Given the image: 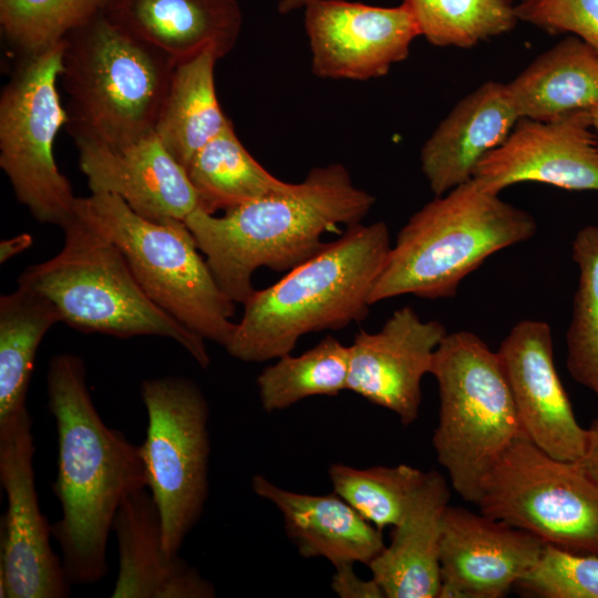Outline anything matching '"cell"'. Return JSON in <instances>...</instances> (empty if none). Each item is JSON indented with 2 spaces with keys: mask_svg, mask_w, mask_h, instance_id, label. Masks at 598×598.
Instances as JSON below:
<instances>
[{
  "mask_svg": "<svg viewBox=\"0 0 598 598\" xmlns=\"http://www.w3.org/2000/svg\"><path fill=\"white\" fill-rule=\"evenodd\" d=\"M424 473L405 464L357 468L333 463L328 470L333 492L381 530L399 523Z\"/></svg>",
  "mask_w": 598,
  "mask_h": 598,
  "instance_id": "32",
  "label": "cell"
},
{
  "mask_svg": "<svg viewBox=\"0 0 598 598\" xmlns=\"http://www.w3.org/2000/svg\"><path fill=\"white\" fill-rule=\"evenodd\" d=\"M58 322L54 305L30 287L0 297V420L27 405L37 351Z\"/></svg>",
  "mask_w": 598,
  "mask_h": 598,
  "instance_id": "27",
  "label": "cell"
},
{
  "mask_svg": "<svg viewBox=\"0 0 598 598\" xmlns=\"http://www.w3.org/2000/svg\"><path fill=\"white\" fill-rule=\"evenodd\" d=\"M61 228V250L25 268L18 285L45 296L56 308L61 322L78 331L116 338H167L199 367H209L206 340L147 296L112 239L74 210Z\"/></svg>",
  "mask_w": 598,
  "mask_h": 598,
  "instance_id": "5",
  "label": "cell"
},
{
  "mask_svg": "<svg viewBox=\"0 0 598 598\" xmlns=\"http://www.w3.org/2000/svg\"><path fill=\"white\" fill-rule=\"evenodd\" d=\"M104 13L176 64L206 51L223 59L243 24L237 0H110Z\"/></svg>",
  "mask_w": 598,
  "mask_h": 598,
  "instance_id": "22",
  "label": "cell"
},
{
  "mask_svg": "<svg viewBox=\"0 0 598 598\" xmlns=\"http://www.w3.org/2000/svg\"><path fill=\"white\" fill-rule=\"evenodd\" d=\"M571 249L579 280L566 332V365L598 399V225L578 230Z\"/></svg>",
  "mask_w": 598,
  "mask_h": 598,
  "instance_id": "30",
  "label": "cell"
},
{
  "mask_svg": "<svg viewBox=\"0 0 598 598\" xmlns=\"http://www.w3.org/2000/svg\"><path fill=\"white\" fill-rule=\"evenodd\" d=\"M588 429L590 431V444L586 456L581 461L598 482V417L592 421Z\"/></svg>",
  "mask_w": 598,
  "mask_h": 598,
  "instance_id": "37",
  "label": "cell"
},
{
  "mask_svg": "<svg viewBox=\"0 0 598 598\" xmlns=\"http://www.w3.org/2000/svg\"><path fill=\"white\" fill-rule=\"evenodd\" d=\"M446 334L443 323L423 321L409 306L394 310L379 331L354 336L347 390L411 425L419 417L422 379Z\"/></svg>",
  "mask_w": 598,
  "mask_h": 598,
  "instance_id": "16",
  "label": "cell"
},
{
  "mask_svg": "<svg viewBox=\"0 0 598 598\" xmlns=\"http://www.w3.org/2000/svg\"><path fill=\"white\" fill-rule=\"evenodd\" d=\"M420 31L436 47L472 48L513 30V0H403Z\"/></svg>",
  "mask_w": 598,
  "mask_h": 598,
  "instance_id": "29",
  "label": "cell"
},
{
  "mask_svg": "<svg viewBox=\"0 0 598 598\" xmlns=\"http://www.w3.org/2000/svg\"><path fill=\"white\" fill-rule=\"evenodd\" d=\"M450 498L446 478L435 470L425 472L393 526L390 544L368 565L385 597H439L441 542Z\"/></svg>",
  "mask_w": 598,
  "mask_h": 598,
  "instance_id": "20",
  "label": "cell"
},
{
  "mask_svg": "<svg viewBox=\"0 0 598 598\" xmlns=\"http://www.w3.org/2000/svg\"><path fill=\"white\" fill-rule=\"evenodd\" d=\"M331 578V589L340 598H384L381 586L372 577L370 580L360 578L352 563L334 566Z\"/></svg>",
  "mask_w": 598,
  "mask_h": 598,
  "instance_id": "35",
  "label": "cell"
},
{
  "mask_svg": "<svg viewBox=\"0 0 598 598\" xmlns=\"http://www.w3.org/2000/svg\"><path fill=\"white\" fill-rule=\"evenodd\" d=\"M499 82H486L464 96L424 143L421 168L435 196L473 177L477 163L501 145L519 120Z\"/></svg>",
  "mask_w": 598,
  "mask_h": 598,
  "instance_id": "21",
  "label": "cell"
},
{
  "mask_svg": "<svg viewBox=\"0 0 598 598\" xmlns=\"http://www.w3.org/2000/svg\"><path fill=\"white\" fill-rule=\"evenodd\" d=\"M545 543L483 513L448 505L440 553V598H503Z\"/></svg>",
  "mask_w": 598,
  "mask_h": 598,
  "instance_id": "17",
  "label": "cell"
},
{
  "mask_svg": "<svg viewBox=\"0 0 598 598\" xmlns=\"http://www.w3.org/2000/svg\"><path fill=\"white\" fill-rule=\"evenodd\" d=\"M592 127L596 134L597 145H598V106L590 110Z\"/></svg>",
  "mask_w": 598,
  "mask_h": 598,
  "instance_id": "39",
  "label": "cell"
},
{
  "mask_svg": "<svg viewBox=\"0 0 598 598\" xmlns=\"http://www.w3.org/2000/svg\"><path fill=\"white\" fill-rule=\"evenodd\" d=\"M514 589L536 598H598V556L545 544Z\"/></svg>",
  "mask_w": 598,
  "mask_h": 598,
  "instance_id": "33",
  "label": "cell"
},
{
  "mask_svg": "<svg viewBox=\"0 0 598 598\" xmlns=\"http://www.w3.org/2000/svg\"><path fill=\"white\" fill-rule=\"evenodd\" d=\"M430 373L440 399L432 437L437 462L453 489L475 504L492 464L525 435L509 386L496 351L465 330L444 337Z\"/></svg>",
  "mask_w": 598,
  "mask_h": 598,
  "instance_id": "7",
  "label": "cell"
},
{
  "mask_svg": "<svg viewBox=\"0 0 598 598\" xmlns=\"http://www.w3.org/2000/svg\"><path fill=\"white\" fill-rule=\"evenodd\" d=\"M175 65L104 11L73 31L60 75L72 137L121 145L153 133Z\"/></svg>",
  "mask_w": 598,
  "mask_h": 598,
  "instance_id": "6",
  "label": "cell"
},
{
  "mask_svg": "<svg viewBox=\"0 0 598 598\" xmlns=\"http://www.w3.org/2000/svg\"><path fill=\"white\" fill-rule=\"evenodd\" d=\"M520 118L551 121L598 106V51L568 35L506 83Z\"/></svg>",
  "mask_w": 598,
  "mask_h": 598,
  "instance_id": "24",
  "label": "cell"
},
{
  "mask_svg": "<svg viewBox=\"0 0 598 598\" xmlns=\"http://www.w3.org/2000/svg\"><path fill=\"white\" fill-rule=\"evenodd\" d=\"M375 203L339 163L313 167L287 192L270 194L215 216L196 208L185 224L220 290L244 303L255 272H285L323 248L321 237L361 223Z\"/></svg>",
  "mask_w": 598,
  "mask_h": 598,
  "instance_id": "2",
  "label": "cell"
},
{
  "mask_svg": "<svg viewBox=\"0 0 598 598\" xmlns=\"http://www.w3.org/2000/svg\"><path fill=\"white\" fill-rule=\"evenodd\" d=\"M251 487L279 511L287 536L303 558H324L333 566L369 565L385 546L382 530L334 492L297 493L277 486L262 475L252 477Z\"/></svg>",
  "mask_w": 598,
  "mask_h": 598,
  "instance_id": "23",
  "label": "cell"
},
{
  "mask_svg": "<svg viewBox=\"0 0 598 598\" xmlns=\"http://www.w3.org/2000/svg\"><path fill=\"white\" fill-rule=\"evenodd\" d=\"M534 217L471 178L435 196L399 231L371 292V306L413 295L453 298L465 277L497 251L530 239Z\"/></svg>",
  "mask_w": 598,
  "mask_h": 598,
  "instance_id": "4",
  "label": "cell"
},
{
  "mask_svg": "<svg viewBox=\"0 0 598 598\" xmlns=\"http://www.w3.org/2000/svg\"><path fill=\"white\" fill-rule=\"evenodd\" d=\"M519 21L547 33H568L598 51V0H518Z\"/></svg>",
  "mask_w": 598,
  "mask_h": 598,
  "instance_id": "34",
  "label": "cell"
},
{
  "mask_svg": "<svg viewBox=\"0 0 598 598\" xmlns=\"http://www.w3.org/2000/svg\"><path fill=\"white\" fill-rule=\"evenodd\" d=\"M305 28L311 69L323 79L369 80L405 60L420 37L404 3L378 7L347 0H310Z\"/></svg>",
  "mask_w": 598,
  "mask_h": 598,
  "instance_id": "13",
  "label": "cell"
},
{
  "mask_svg": "<svg viewBox=\"0 0 598 598\" xmlns=\"http://www.w3.org/2000/svg\"><path fill=\"white\" fill-rule=\"evenodd\" d=\"M349 359V346L332 336L299 355L278 358L257 377L262 409L271 413L310 396L338 395L348 386Z\"/></svg>",
  "mask_w": 598,
  "mask_h": 598,
  "instance_id": "28",
  "label": "cell"
},
{
  "mask_svg": "<svg viewBox=\"0 0 598 598\" xmlns=\"http://www.w3.org/2000/svg\"><path fill=\"white\" fill-rule=\"evenodd\" d=\"M391 247L384 221L346 227L277 282L251 293L226 351L243 362H265L291 353L305 334L362 321Z\"/></svg>",
  "mask_w": 598,
  "mask_h": 598,
  "instance_id": "3",
  "label": "cell"
},
{
  "mask_svg": "<svg viewBox=\"0 0 598 598\" xmlns=\"http://www.w3.org/2000/svg\"><path fill=\"white\" fill-rule=\"evenodd\" d=\"M33 244L32 235L28 233L19 234L14 237L3 239L0 243V262L3 264L10 258L23 252Z\"/></svg>",
  "mask_w": 598,
  "mask_h": 598,
  "instance_id": "36",
  "label": "cell"
},
{
  "mask_svg": "<svg viewBox=\"0 0 598 598\" xmlns=\"http://www.w3.org/2000/svg\"><path fill=\"white\" fill-rule=\"evenodd\" d=\"M475 504L545 544L598 556V482L581 460L556 458L525 435L492 464Z\"/></svg>",
  "mask_w": 598,
  "mask_h": 598,
  "instance_id": "9",
  "label": "cell"
},
{
  "mask_svg": "<svg viewBox=\"0 0 598 598\" xmlns=\"http://www.w3.org/2000/svg\"><path fill=\"white\" fill-rule=\"evenodd\" d=\"M73 210L117 245L157 306L225 348L236 328V303L220 290L185 221L148 220L107 193L76 197Z\"/></svg>",
  "mask_w": 598,
  "mask_h": 598,
  "instance_id": "8",
  "label": "cell"
},
{
  "mask_svg": "<svg viewBox=\"0 0 598 598\" xmlns=\"http://www.w3.org/2000/svg\"><path fill=\"white\" fill-rule=\"evenodd\" d=\"M186 172L199 207L209 214L287 192L295 184L277 178L257 162L231 121L193 156Z\"/></svg>",
  "mask_w": 598,
  "mask_h": 598,
  "instance_id": "26",
  "label": "cell"
},
{
  "mask_svg": "<svg viewBox=\"0 0 598 598\" xmlns=\"http://www.w3.org/2000/svg\"><path fill=\"white\" fill-rule=\"evenodd\" d=\"M110 0H0V24L22 56L39 54L103 12Z\"/></svg>",
  "mask_w": 598,
  "mask_h": 598,
  "instance_id": "31",
  "label": "cell"
},
{
  "mask_svg": "<svg viewBox=\"0 0 598 598\" xmlns=\"http://www.w3.org/2000/svg\"><path fill=\"white\" fill-rule=\"evenodd\" d=\"M118 571L113 598H214L210 581L177 555L164 549L162 522L146 488L127 496L113 524Z\"/></svg>",
  "mask_w": 598,
  "mask_h": 598,
  "instance_id": "19",
  "label": "cell"
},
{
  "mask_svg": "<svg viewBox=\"0 0 598 598\" xmlns=\"http://www.w3.org/2000/svg\"><path fill=\"white\" fill-rule=\"evenodd\" d=\"M496 353L526 437L556 458L582 460L590 431L578 423L555 368L549 324L517 322Z\"/></svg>",
  "mask_w": 598,
  "mask_h": 598,
  "instance_id": "15",
  "label": "cell"
},
{
  "mask_svg": "<svg viewBox=\"0 0 598 598\" xmlns=\"http://www.w3.org/2000/svg\"><path fill=\"white\" fill-rule=\"evenodd\" d=\"M218 58L206 51L175 65L154 133L186 169L193 156L230 121L215 89Z\"/></svg>",
  "mask_w": 598,
  "mask_h": 598,
  "instance_id": "25",
  "label": "cell"
},
{
  "mask_svg": "<svg viewBox=\"0 0 598 598\" xmlns=\"http://www.w3.org/2000/svg\"><path fill=\"white\" fill-rule=\"evenodd\" d=\"M74 142L91 193L118 196L137 215L153 221H185L199 207L186 169L154 132L121 145Z\"/></svg>",
  "mask_w": 598,
  "mask_h": 598,
  "instance_id": "18",
  "label": "cell"
},
{
  "mask_svg": "<svg viewBox=\"0 0 598 598\" xmlns=\"http://www.w3.org/2000/svg\"><path fill=\"white\" fill-rule=\"evenodd\" d=\"M64 49L65 40L22 56L0 96V167L34 219L60 227L76 200L53 156L54 138L68 124L56 87Z\"/></svg>",
  "mask_w": 598,
  "mask_h": 598,
  "instance_id": "11",
  "label": "cell"
},
{
  "mask_svg": "<svg viewBox=\"0 0 598 598\" xmlns=\"http://www.w3.org/2000/svg\"><path fill=\"white\" fill-rule=\"evenodd\" d=\"M472 178L495 194L524 182L598 192V145L590 110L551 121L519 118L505 141L477 163Z\"/></svg>",
  "mask_w": 598,
  "mask_h": 598,
  "instance_id": "14",
  "label": "cell"
},
{
  "mask_svg": "<svg viewBox=\"0 0 598 598\" xmlns=\"http://www.w3.org/2000/svg\"><path fill=\"white\" fill-rule=\"evenodd\" d=\"M32 417L25 406L0 420V481L7 508L0 530V598H65L71 592L52 529L40 509Z\"/></svg>",
  "mask_w": 598,
  "mask_h": 598,
  "instance_id": "12",
  "label": "cell"
},
{
  "mask_svg": "<svg viewBox=\"0 0 598 598\" xmlns=\"http://www.w3.org/2000/svg\"><path fill=\"white\" fill-rule=\"evenodd\" d=\"M47 395L58 436L52 488L62 509L52 537L71 585H93L109 571L107 540L121 504L146 488L141 446L104 423L80 355L64 352L50 360Z\"/></svg>",
  "mask_w": 598,
  "mask_h": 598,
  "instance_id": "1",
  "label": "cell"
},
{
  "mask_svg": "<svg viewBox=\"0 0 598 598\" xmlns=\"http://www.w3.org/2000/svg\"><path fill=\"white\" fill-rule=\"evenodd\" d=\"M141 398L146 488L159 513L164 549L177 555L208 497L209 405L193 380L175 375L144 380Z\"/></svg>",
  "mask_w": 598,
  "mask_h": 598,
  "instance_id": "10",
  "label": "cell"
},
{
  "mask_svg": "<svg viewBox=\"0 0 598 598\" xmlns=\"http://www.w3.org/2000/svg\"><path fill=\"white\" fill-rule=\"evenodd\" d=\"M310 0H280L278 11L282 14L290 13L297 9L305 8Z\"/></svg>",
  "mask_w": 598,
  "mask_h": 598,
  "instance_id": "38",
  "label": "cell"
}]
</instances>
